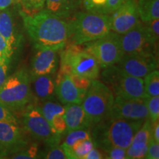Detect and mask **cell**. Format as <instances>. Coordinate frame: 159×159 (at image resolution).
Listing matches in <instances>:
<instances>
[{
  "label": "cell",
  "instance_id": "32",
  "mask_svg": "<svg viewBox=\"0 0 159 159\" xmlns=\"http://www.w3.org/2000/svg\"><path fill=\"white\" fill-rule=\"evenodd\" d=\"M12 158L15 159H30V158H40V154L39 153V148L37 145L33 144L29 147L28 148L24 150H21L19 153L13 155Z\"/></svg>",
  "mask_w": 159,
  "mask_h": 159
},
{
  "label": "cell",
  "instance_id": "38",
  "mask_svg": "<svg viewBox=\"0 0 159 159\" xmlns=\"http://www.w3.org/2000/svg\"><path fill=\"white\" fill-rule=\"evenodd\" d=\"M11 58V57L7 50V44H6L5 39L0 35V61L10 63Z\"/></svg>",
  "mask_w": 159,
  "mask_h": 159
},
{
  "label": "cell",
  "instance_id": "11",
  "mask_svg": "<svg viewBox=\"0 0 159 159\" xmlns=\"http://www.w3.org/2000/svg\"><path fill=\"white\" fill-rule=\"evenodd\" d=\"M136 0H125L116 11L110 14L111 31L123 35L140 22Z\"/></svg>",
  "mask_w": 159,
  "mask_h": 159
},
{
  "label": "cell",
  "instance_id": "23",
  "mask_svg": "<svg viewBox=\"0 0 159 159\" xmlns=\"http://www.w3.org/2000/svg\"><path fill=\"white\" fill-rule=\"evenodd\" d=\"M137 7L142 22L159 19V0H139Z\"/></svg>",
  "mask_w": 159,
  "mask_h": 159
},
{
  "label": "cell",
  "instance_id": "27",
  "mask_svg": "<svg viewBox=\"0 0 159 159\" xmlns=\"http://www.w3.org/2000/svg\"><path fill=\"white\" fill-rule=\"evenodd\" d=\"M67 136L66 137L64 142L62 144L63 149H69L75 144V142L83 139H91V135L87 130V129L83 130H75L67 133Z\"/></svg>",
  "mask_w": 159,
  "mask_h": 159
},
{
  "label": "cell",
  "instance_id": "8",
  "mask_svg": "<svg viewBox=\"0 0 159 159\" xmlns=\"http://www.w3.org/2000/svg\"><path fill=\"white\" fill-rule=\"evenodd\" d=\"M22 122L24 128L33 138L43 142L49 147L58 144L61 141L62 136L53 130L43 115L39 105L30 104L25 107Z\"/></svg>",
  "mask_w": 159,
  "mask_h": 159
},
{
  "label": "cell",
  "instance_id": "1",
  "mask_svg": "<svg viewBox=\"0 0 159 159\" xmlns=\"http://www.w3.org/2000/svg\"><path fill=\"white\" fill-rule=\"evenodd\" d=\"M24 27L35 49L62 50L71 35L69 23L44 8L33 13L20 11Z\"/></svg>",
  "mask_w": 159,
  "mask_h": 159
},
{
  "label": "cell",
  "instance_id": "29",
  "mask_svg": "<svg viewBox=\"0 0 159 159\" xmlns=\"http://www.w3.org/2000/svg\"><path fill=\"white\" fill-rule=\"evenodd\" d=\"M24 12L33 13L43 9L46 0H17Z\"/></svg>",
  "mask_w": 159,
  "mask_h": 159
},
{
  "label": "cell",
  "instance_id": "28",
  "mask_svg": "<svg viewBox=\"0 0 159 159\" xmlns=\"http://www.w3.org/2000/svg\"><path fill=\"white\" fill-rule=\"evenodd\" d=\"M148 111V119L152 122L158 120L159 118V97L154 96L145 98Z\"/></svg>",
  "mask_w": 159,
  "mask_h": 159
},
{
  "label": "cell",
  "instance_id": "20",
  "mask_svg": "<svg viewBox=\"0 0 159 159\" xmlns=\"http://www.w3.org/2000/svg\"><path fill=\"white\" fill-rule=\"evenodd\" d=\"M52 75H40L30 78L33 83V90L35 96L42 102L54 99L56 83Z\"/></svg>",
  "mask_w": 159,
  "mask_h": 159
},
{
  "label": "cell",
  "instance_id": "19",
  "mask_svg": "<svg viewBox=\"0 0 159 159\" xmlns=\"http://www.w3.org/2000/svg\"><path fill=\"white\" fill-rule=\"evenodd\" d=\"M0 35L5 39L7 50L12 57L19 39L16 30L13 15L8 8L2 10L0 13Z\"/></svg>",
  "mask_w": 159,
  "mask_h": 159
},
{
  "label": "cell",
  "instance_id": "39",
  "mask_svg": "<svg viewBox=\"0 0 159 159\" xmlns=\"http://www.w3.org/2000/svg\"><path fill=\"white\" fill-rule=\"evenodd\" d=\"M8 64L7 62H2L0 61V87L5 82L7 77V70H8Z\"/></svg>",
  "mask_w": 159,
  "mask_h": 159
},
{
  "label": "cell",
  "instance_id": "10",
  "mask_svg": "<svg viewBox=\"0 0 159 159\" xmlns=\"http://www.w3.org/2000/svg\"><path fill=\"white\" fill-rule=\"evenodd\" d=\"M126 74L144 78L147 75L158 68V61L152 49H146L132 53H125L115 64Z\"/></svg>",
  "mask_w": 159,
  "mask_h": 159
},
{
  "label": "cell",
  "instance_id": "3",
  "mask_svg": "<svg viewBox=\"0 0 159 159\" xmlns=\"http://www.w3.org/2000/svg\"><path fill=\"white\" fill-rule=\"evenodd\" d=\"M71 35L69 39L73 45H82L100 39L111 31L110 15L90 12H77L69 21Z\"/></svg>",
  "mask_w": 159,
  "mask_h": 159
},
{
  "label": "cell",
  "instance_id": "41",
  "mask_svg": "<svg viewBox=\"0 0 159 159\" xmlns=\"http://www.w3.org/2000/svg\"><path fill=\"white\" fill-rule=\"evenodd\" d=\"M152 138L155 142L159 143V122H152Z\"/></svg>",
  "mask_w": 159,
  "mask_h": 159
},
{
  "label": "cell",
  "instance_id": "26",
  "mask_svg": "<svg viewBox=\"0 0 159 159\" xmlns=\"http://www.w3.org/2000/svg\"><path fill=\"white\" fill-rule=\"evenodd\" d=\"M41 112L50 124L51 121L58 115H63L65 112L64 105L54 102L52 100L44 101L41 106H39Z\"/></svg>",
  "mask_w": 159,
  "mask_h": 159
},
{
  "label": "cell",
  "instance_id": "21",
  "mask_svg": "<svg viewBox=\"0 0 159 159\" xmlns=\"http://www.w3.org/2000/svg\"><path fill=\"white\" fill-rule=\"evenodd\" d=\"M81 4V0H46L43 8L65 19L76 13Z\"/></svg>",
  "mask_w": 159,
  "mask_h": 159
},
{
  "label": "cell",
  "instance_id": "6",
  "mask_svg": "<svg viewBox=\"0 0 159 159\" xmlns=\"http://www.w3.org/2000/svg\"><path fill=\"white\" fill-rule=\"evenodd\" d=\"M102 77L114 96L130 99L147 98L143 78L126 74L116 65L103 69Z\"/></svg>",
  "mask_w": 159,
  "mask_h": 159
},
{
  "label": "cell",
  "instance_id": "7",
  "mask_svg": "<svg viewBox=\"0 0 159 159\" xmlns=\"http://www.w3.org/2000/svg\"><path fill=\"white\" fill-rule=\"evenodd\" d=\"M86 50L96 57L100 68L116 64L125 55L120 41V35L114 31L90 42L83 43Z\"/></svg>",
  "mask_w": 159,
  "mask_h": 159
},
{
  "label": "cell",
  "instance_id": "37",
  "mask_svg": "<svg viewBox=\"0 0 159 159\" xmlns=\"http://www.w3.org/2000/svg\"><path fill=\"white\" fill-rule=\"evenodd\" d=\"M145 158L147 159H158L159 158V143L151 139L149 144L148 152Z\"/></svg>",
  "mask_w": 159,
  "mask_h": 159
},
{
  "label": "cell",
  "instance_id": "14",
  "mask_svg": "<svg viewBox=\"0 0 159 159\" xmlns=\"http://www.w3.org/2000/svg\"><path fill=\"white\" fill-rule=\"evenodd\" d=\"M57 50L52 49H36L31 61L30 78L45 75H53L59 63Z\"/></svg>",
  "mask_w": 159,
  "mask_h": 159
},
{
  "label": "cell",
  "instance_id": "31",
  "mask_svg": "<svg viewBox=\"0 0 159 159\" xmlns=\"http://www.w3.org/2000/svg\"><path fill=\"white\" fill-rule=\"evenodd\" d=\"M144 23L146 25L148 35L150 38L151 41L154 44H156V43L158 41L159 35V19L151 20L150 21Z\"/></svg>",
  "mask_w": 159,
  "mask_h": 159
},
{
  "label": "cell",
  "instance_id": "9",
  "mask_svg": "<svg viewBox=\"0 0 159 159\" xmlns=\"http://www.w3.org/2000/svg\"><path fill=\"white\" fill-rule=\"evenodd\" d=\"M61 64H67L71 68V74L85 77L90 80H97L99 76L100 66L94 55L80 45H73L63 50L61 56Z\"/></svg>",
  "mask_w": 159,
  "mask_h": 159
},
{
  "label": "cell",
  "instance_id": "22",
  "mask_svg": "<svg viewBox=\"0 0 159 159\" xmlns=\"http://www.w3.org/2000/svg\"><path fill=\"white\" fill-rule=\"evenodd\" d=\"M85 11L93 13L110 15L125 0H81Z\"/></svg>",
  "mask_w": 159,
  "mask_h": 159
},
{
  "label": "cell",
  "instance_id": "12",
  "mask_svg": "<svg viewBox=\"0 0 159 159\" xmlns=\"http://www.w3.org/2000/svg\"><path fill=\"white\" fill-rule=\"evenodd\" d=\"M110 118L144 121L148 119L145 99H130L114 96Z\"/></svg>",
  "mask_w": 159,
  "mask_h": 159
},
{
  "label": "cell",
  "instance_id": "24",
  "mask_svg": "<svg viewBox=\"0 0 159 159\" xmlns=\"http://www.w3.org/2000/svg\"><path fill=\"white\" fill-rule=\"evenodd\" d=\"M91 139H83L75 142L69 149H63L68 159H84L86 154L94 148Z\"/></svg>",
  "mask_w": 159,
  "mask_h": 159
},
{
  "label": "cell",
  "instance_id": "25",
  "mask_svg": "<svg viewBox=\"0 0 159 159\" xmlns=\"http://www.w3.org/2000/svg\"><path fill=\"white\" fill-rule=\"evenodd\" d=\"M144 90L147 97L159 95V71L155 69L144 77Z\"/></svg>",
  "mask_w": 159,
  "mask_h": 159
},
{
  "label": "cell",
  "instance_id": "18",
  "mask_svg": "<svg viewBox=\"0 0 159 159\" xmlns=\"http://www.w3.org/2000/svg\"><path fill=\"white\" fill-rule=\"evenodd\" d=\"M64 107L63 117L66 124L67 133L75 130L89 129L92 126L81 104H67Z\"/></svg>",
  "mask_w": 159,
  "mask_h": 159
},
{
  "label": "cell",
  "instance_id": "15",
  "mask_svg": "<svg viewBox=\"0 0 159 159\" xmlns=\"http://www.w3.org/2000/svg\"><path fill=\"white\" fill-rule=\"evenodd\" d=\"M152 139V122L145 119L135 134L130 146L126 149L127 159L145 158L149 144Z\"/></svg>",
  "mask_w": 159,
  "mask_h": 159
},
{
  "label": "cell",
  "instance_id": "40",
  "mask_svg": "<svg viewBox=\"0 0 159 159\" xmlns=\"http://www.w3.org/2000/svg\"><path fill=\"white\" fill-rule=\"evenodd\" d=\"M104 158V155L98 148L94 147L89 151L86 156H85L84 159H102Z\"/></svg>",
  "mask_w": 159,
  "mask_h": 159
},
{
  "label": "cell",
  "instance_id": "4",
  "mask_svg": "<svg viewBox=\"0 0 159 159\" xmlns=\"http://www.w3.org/2000/svg\"><path fill=\"white\" fill-rule=\"evenodd\" d=\"M114 95L110 88L98 80H93L81 105L94 125L110 118Z\"/></svg>",
  "mask_w": 159,
  "mask_h": 159
},
{
  "label": "cell",
  "instance_id": "2",
  "mask_svg": "<svg viewBox=\"0 0 159 159\" xmlns=\"http://www.w3.org/2000/svg\"><path fill=\"white\" fill-rule=\"evenodd\" d=\"M144 121L108 118L94 125L91 139L96 148L105 150L111 147L127 149Z\"/></svg>",
  "mask_w": 159,
  "mask_h": 159
},
{
  "label": "cell",
  "instance_id": "34",
  "mask_svg": "<svg viewBox=\"0 0 159 159\" xmlns=\"http://www.w3.org/2000/svg\"><path fill=\"white\" fill-rule=\"evenodd\" d=\"M69 76H70L73 83H75V85H76L77 88L82 91L83 93H84L85 94V92L88 90L89 87L90 86L92 80L86 78V77H85L79 76V75L75 74H71L69 75Z\"/></svg>",
  "mask_w": 159,
  "mask_h": 159
},
{
  "label": "cell",
  "instance_id": "35",
  "mask_svg": "<svg viewBox=\"0 0 159 159\" xmlns=\"http://www.w3.org/2000/svg\"><path fill=\"white\" fill-rule=\"evenodd\" d=\"M50 125L57 134L62 136L66 134V124L63 115H58L51 121Z\"/></svg>",
  "mask_w": 159,
  "mask_h": 159
},
{
  "label": "cell",
  "instance_id": "13",
  "mask_svg": "<svg viewBox=\"0 0 159 159\" xmlns=\"http://www.w3.org/2000/svg\"><path fill=\"white\" fill-rule=\"evenodd\" d=\"M120 41L125 53L152 49L156 46L151 41L145 24L141 21L130 30L120 35Z\"/></svg>",
  "mask_w": 159,
  "mask_h": 159
},
{
  "label": "cell",
  "instance_id": "33",
  "mask_svg": "<svg viewBox=\"0 0 159 159\" xmlns=\"http://www.w3.org/2000/svg\"><path fill=\"white\" fill-rule=\"evenodd\" d=\"M104 158L108 159H126V149L120 147H111L103 150Z\"/></svg>",
  "mask_w": 159,
  "mask_h": 159
},
{
  "label": "cell",
  "instance_id": "36",
  "mask_svg": "<svg viewBox=\"0 0 159 159\" xmlns=\"http://www.w3.org/2000/svg\"><path fill=\"white\" fill-rule=\"evenodd\" d=\"M0 121L18 124L17 119L16 118L13 111L10 110L1 102H0Z\"/></svg>",
  "mask_w": 159,
  "mask_h": 159
},
{
  "label": "cell",
  "instance_id": "16",
  "mask_svg": "<svg viewBox=\"0 0 159 159\" xmlns=\"http://www.w3.org/2000/svg\"><path fill=\"white\" fill-rule=\"evenodd\" d=\"M55 83V94L62 104L82 103L85 94L75 85L69 75H58Z\"/></svg>",
  "mask_w": 159,
  "mask_h": 159
},
{
  "label": "cell",
  "instance_id": "5",
  "mask_svg": "<svg viewBox=\"0 0 159 159\" xmlns=\"http://www.w3.org/2000/svg\"><path fill=\"white\" fill-rule=\"evenodd\" d=\"M30 82L27 70L16 71L0 87V102L12 111L25 109L32 99Z\"/></svg>",
  "mask_w": 159,
  "mask_h": 159
},
{
  "label": "cell",
  "instance_id": "42",
  "mask_svg": "<svg viewBox=\"0 0 159 159\" xmlns=\"http://www.w3.org/2000/svg\"><path fill=\"white\" fill-rule=\"evenodd\" d=\"M17 0H0V10H5L8 8Z\"/></svg>",
  "mask_w": 159,
  "mask_h": 159
},
{
  "label": "cell",
  "instance_id": "30",
  "mask_svg": "<svg viewBox=\"0 0 159 159\" xmlns=\"http://www.w3.org/2000/svg\"><path fill=\"white\" fill-rule=\"evenodd\" d=\"M40 158L47 159H67L62 147L58 144L49 146V150L45 153H41Z\"/></svg>",
  "mask_w": 159,
  "mask_h": 159
},
{
  "label": "cell",
  "instance_id": "17",
  "mask_svg": "<svg viewBox=\"0 0 159 159\" xmlns=\"http://www.w3.org/2000/svg\"><path fill=\"white\" fill-rule=\"evenodd\" d=\"M26 144L22 130L18 124L0 121V147L17 149L23 148Z\"/></svg>",
  "mask_w": 159,
  "mask_h": 159
}]
</instances>
